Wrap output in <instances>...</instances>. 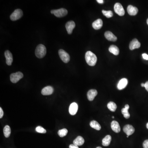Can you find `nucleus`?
<instances>
[{
    "mask_svg": "<svg viewBox=\"0 0 148 148\" xmlns=\"http://www.w3.org/2000/svg\"><path fill=\"white\" fill-rule=\"evenodd\" d=\"M105 36L106 38L110 41L115 42L117 41V37L111 31H106L105 33Z\"/></svg>",
    "mask_w": 148,
    "mask_h": 148,
    "instance_id": "nucleus-14",
    "label": "nucleus"
},
{
    "mask_svg": "<svg viewBox=\"0 0 148 148\" xmlns=\"http://www.w3.org/2000/svg\"><path fill=\"white\" fill-rule=\"evenodd\" d=\"M102 13H103V15H104L106 17L108 18L112 17L113 16V12L112 11H106L105 10H103Z\"/></svg>",
    "mask_w": 148,
    "mask_h": 148,
    "instance_id": "nucleus-28",
    "label": "nucleus"
},
{
    "mask_svg": "<svg viewBox=\"0 0 148 148\" xmlns=\"http://www.w3.org/2000/svg\"><path fill=\"white\" fill-rule=\"evenodd\" d=\"M58 54L61 59L65 63H67L70 60V56L69 54L63 50H60L58 51Z\"/></svg>",
    "mask_w": 148,
    "mask_h": 148,
    "instance_id": "nucleus-6",
    "label": "nucleus"
},
{
    "mask_svg": "<svg viewBox=\"0 0 148 148\" xmlns=\"http://www.w3.org/2000/svg\"><path fill=\"white\" fill-rule=\"evenodd\" d=\"M144 84H145L144 87H145L146 91L148 92V81L146 82V83Z\"/></svg>",
    "mask_w": 148,
    "mask_h": 148,
    "instance_id": "nucleus-34",
    "label": "nucleus"
},
{
    "mask_svg": "<svg viewBox=\"0 0 148 148\" xmlns=\"http://www.w3.org/2000/svg\"><path fill=\"white\" fill-rule=\"evenodd\" d=\"M3 133L5 137L8 138L9 137L11 134V129L9 125L5 126L3 129Z\"/></svg>",
    "mask_w": 148,
    "mask_h": 148,
    "instance_id": "nucleus-26",
    "label": "nucleus"
},
{
    "mask_svg": "<svg viewBox=\"0 0 148 148\" xmlns=\"http://www.w3.org/2000/svg\"><path fill=\"white\" fill-rule=\"evenodd\" d=\"M96 148H102V147H100V146H98V147H97Z\"/></svg>",
    "mask_w": 148,
    "mask_h": 148,
    "instance_id": "nucleus-39",
    "label": "nucleus"
},
{
    "mask_svg": "<svg viewBox=\"0 0 148 148\" xmlns=\"http://www.w3.org/2000/svg\"><path fill=\"white\" fill-rule=\"evenodd\" d=\"M51 13L54 14L56 17L61 18L66 15L67 14L68 12L66 9L62 8L59 9L52 10L51 11Z\"/></svg>",
    "mask_w": 148,
    "mask_h": 148,
    "instance_id": "nucleus-3",
    "label": "nucleus"
},
{
    "mask_svg": "<svg viewBox=\"0 0 148 148\" xmlns=\"http://www.w3.org/2000/svg\"><path fill=\"white\" fill-rule=\"evenodd\" d=\"M54 88L51 86H47L42 89L41 93L43 95H50L53 93L54 92Z\"/></svg>",
    "mask_w": 148,
    "mask_h": 148,
    "instance_id": "nucleus-13",
    "label": "nucleus"
},
{
    "mask_svg": "<svg viewBox=\"0 0 148 148\" xmlns=\"http://www.w3.org/2000/svg\"><path fill=\"white\" fill-rule=\"evenodd\" d=\"M47 52L46 48L45 45L42 44H40L37 46L36 48L35 49V55L37 58H43Z\"/></svg>",
    "mask_w": 148,
    "mask_h": 148,
    "instance_id": "nucleus-2",
    "label": "nucleus"
},
{
    "mask_svg": "<svg viewBox=\"0 0 148 148\" xmlns=\"http://www.w3.org/2000/svg\"><path fill=\"white\" fill-rule=\"evenodd\" d=\"M129 105L126 104L125 106V108H123L121 110V113L123 114L124 117L128 119L130 117V114L129 112Z\"/></svg>",
    "mask_w": 148,
    "mask_h": 148,
    "instance_id": "nucleus-20",
    "label": "nucleus"
},
{
    "mask_svg": "<svg viewBox=\"0 0 148 148\" xmlns=\"http://www.w3.org/2000/svg\"><path fill=\"white\" fill-rule=\"evenodd\" d=\"M84 143V140L81 136H78L73 141V144L76 146H82Z\"/></svg>",
    "mask_w": 148,
    "mask_h": 148,
    "instance_id": "nucleus-21",
    "label": "nucleus"
},
{
    "mask_svg": "<svg viewBox=\"0 0 148 148\" xmlns=\"http://www.w3.org/2000/svg\"><path fill=\"white\" fill-rule=\"evenodd\" d=\"M146 22H147V24L148 25V19H147V21H146Z\"/></svg>",
    "mask_w": 148,
    "mask_h": 148,
    "instance_id": "nucleus-38",
    "label": "nucleus"
},
{
    "mask_svg": "<svg viewBox=\"0 0 148 148\" xmlns=\"http://www.w3.org/2000/svg\"><path fill=\"white\" fill-rule=\"evenodd\" d=\"M112 140V137L110 135H107L102 140V144L105 146H107L110 145Z\"/></svg>",
    "mask_w": 148,
    "mask_h": 148,
    "instance_id": "nucleus-22",
    "label": "nucleus"
},
{
    "mask_svg": "<svg viewBox=\"0 0 148 148\" xmlns=\"http://www.w3.org/2000/svg\"><path fill=\"white\" fill-rule=\"evenodd\" d=\"M90 125L93 129H95L97 131H100L101 129V127L99 123L97 121L93 120L91 121L90 123Z\"/></svg>",
    "mask_w": 148,
    "mask_h": 148,
    "instance_id": "nucleus-24",
    "label": "nucleus"
},
{
    "mask_svg": "<svg viewBox=\"0 0 148 148\" xmlns=\"http://www.w3.org/2000/svg\"><path fill=\"white\" fill-rule=\"evenodd\" d=\"M78 109V106L77 103H73L71 104L69 108V112L70 114L72 115H75Z\"/></svg>",
    "mask_w": 148,
    "mask_h": 148,
    "instance_id": "nucleus-12",
    "label": "nucleus"
},
{
    "mask_svg": "<svg viewBox=\"0 0 148 148\" xmlns=\"http://www.w3.org/2000/svg\"><path fill=\"white\" fill-rule=\"evenodd\" d=\"M97 1L98 3H100V4H103L104 3V1L103 0H97Z\"/></svg>",
    "mask_w": 148,
    "mask_h": 148,
    "instance_id": "nucleus-35",
    "label": "nucleus"
},
{
    "mask_svg": "<svg viewBox=\"0 0 148 148\" xmlns=\"http://www.w3.org/2000/svg\"><path fill=\"white\" fill-rule=\"evenodd\" d=\"M97 92L95 89H91L87 93V97L89 101H93L95 97L97 95Z\"/></svg>",
    "mask_w": 148,
    "mask_h": 148,
    "instance_id": "nucleus-17",
    "label": "nucleus"
},
{
    "mask_svg": "<svg viewBox=\"0 0 148 148\" xmlns=\"http://www.w3.org/2000/svg\"><path fill=\"white\" fill-rule=\"evenodd\" d=\"M112 119H114V116H112Z\"/></svg>",
    "mask_w": 148,
    "mask_h": 148,
    "instance_id": "nucleus-40",
    "label": "nucleus"
},
{
    "mask_svg": "<svg viewBox=\"0 0 148 148\" xmlns=\"http://www.w3.org/2000/svg\"><path fill=\"white\" fill-rule=\"evenodd\" d=\"M4 113H3V110L2 108H0V118L1 119L3 116Z\"/></svg>",
    "mask_w": 148,
    "mask_h": 148,
    "instance_id": "nucleus-31",
    "label": "nucleus"
},
{
    "mask_svg": "<svg viewBox=\"0 0 148 148\" xmlns=\"http://www.w3.org/2000/svg\"><path fill=\"white\" fill-rule=\"evenodd\" d=\"M111 128L113 131L116 133H119L120 132L121 127L119 123L117 121H113L111 123Z\"/></svg>",
    "mask_w": 148,
    "mask_h": 148,
    "instance_id": "nucleus-19",
    "label": "nucleus"
},
{
    "mask_svg": "<svg viewBox=\"0 0 148 148\" xmlns=\"http://www.w3.org/2000/svg\"><path fill=\"white\" fill-rule=\"evenodd\" d=\"M128 83L127 80L126 78H123L119 81L117 85V88L119 90L124 89L126 87Z\"/></svg>",
    "mask_w": 148,
    "mask_h": 148,
    "instance_id": "nucleus-15",
    "label": "nucleus"
},
{
    "mask_svg": "<svg viewBox=\"0 0 148 148\" xmlns=\"http://www.w3.org/2000/svg\"><path fill=\"white\" fill-rule=\"evenodd\" d=\"M85 59L87 64L91 66H95L97 61L96 56L91 51H88L86 52Z\"/></svg>",
    "mask_w": 148,
    "mask_h": 148,
    "instance_id": "nucleus-1",
    "label": "nucleus"
},
{
    "mask_svg": "<svg viewBox=\"0 0 148 148\" xmlns=\"http://www.w3.org/2000/svg\"><path fill=\"white\" fill-rule=\"evenodd\" d=\"M141 85L142 87H144V86H145V84H144V83H142Z\"/></svg>",
    "mask_w": 148,
    "mask_h": 148,
    "instance_id": "nucleus-36",
    "label": "nucleus"
},
{
    "mask_svg": "<svg viewBox=\"0 0 148 148\" xmlns=\"http://www.w3.org/2000/svg\"><path fill=\"white\" fill-rule=\"evenodd\" d=\"M35 131H36L37 133H46V130L43 128L42 127L40 126L36 127Z\"/></svg>",
    "mask_w": 148,
    "mask_h": 148,
    "instance_id": "nucleus-29",
    "label": "nucleus"
},
{
    "mask_svg": "<svg viewBox=\"0 0 148 148\" xmlns=\"http://www.w3.org/2000/svg\"><path fill=\"white\" fill-rule=\"evenodd\" d=\"M103 25V22L101 19H97L93 22L92 24V26L95 30L101 29Z\"/></svg>",
    "mask_w": 148,
    "mask_h": 148,
    "instance_id": "nucleus-18",
    "label": "nucleus"
},
{
    "mask_svg": "<svg viewBox=\"0 0 148 148\" xmlns=\"http://www.w3.org/2000/svg\"><path fill=\"white\" fill-rule=\"evenodd\" d=\"M123 131L127 136H129L134 133L135 132V130L132 125L127 124L123 127Z\"/></svg>",
    "mask_w": 148,
    "mask_h": 148,
    "instance_id": "nucleus-8",
    "label": "nucleus"
},
{
    "mask_svg": "<svg viewBox=\"0 0 148 148\" xmlns=\"http://www.w3.org/2000/svg\"><path fill=\"white\" fill-rule=\"evenodd\" d=\"M114 10L117 15L123 16L125 15V12L122 5L120 3H116L114 6Z\"/></svg>",
    "mask_w": 148,
    "mask_h": 148,
    "instance_id": "nucleus-7",
    "label": "nucleus"
},
{
    "mask_svg": "<svg viewBox=\"0 0 148 148\" xmlns=\"http://www.w3.org/2000/svg\"><path fill=\"white\" fill-rule=\"evenodd\" d=\"M141 46V44L137 39H134L130 43L129 48L131 50L138 49Z\"/></svg>",
    "mask_w": 148,
    "mask_h": 148,
    "instance_id": "nucleus-10",
    "label": "nucleus"
},
{
    "mask_svg": "<svg viewBox=\"0 0 148 148\" xmlns=\"http://www.w3.org/2000/svg\"><path fill=\"white\" fill-rule=\"evenodd\" d=\"M69 148H79V147H78V146H76L74 144H72L70 145Z\"/></svg>",
    "mask_w": 148,
    "mask_h": 148,
    "instance_id": "nucleus-33",
    "label": "nucleus"
},
{
    "mask_svg": "<svg viewBox=\"0 0 148 148\" xmlns=\"http://www.w3.org/2000/svg\"><path fill=\"white\" fill-rule=\"evenodd\" d=\"M23 74L20 72L12 74L10 76L11 82L13 83H17L23 77Z\"/></svg>",
    "mask_w": 148,
    "mask_h": 148,
    "instance_id": "nucleus-5",
    "label": "nucleus"
},
{
    "mask_svg": "<svg viewBox=\"0 0 148 148\" xmlns=\"http://www.w3.org/2000/svg\"><path fill=\"white\" fill-rule=\"evenodd\" d=\"M109 110L112 112H114L117 109V105L113 102H110L107 105Z\"/></svg>",
    "mask_w": 148,
    "mask_h": 148,
    "instance_id": "nucleus-25",
    "label": "nucleus"
},
{
    "mask_svg": "<svg viewBox=\"0 0 148 148\" xmlns=\"http://www.w3.org/2000/svg\"><path fill=\"white\" fill-rule=\"evenodd\" d=\"M23 12L19 9H16L12 14L10 16V18L12 21H16L21 18L23 16Z\"/></svg>",
    "mask_w": 148,
    "mask_h": 148,
    "instance_id": "nucleus-4",
    "label": "nucleus"
},
{
    "mask_svg": "<svg viewBox=\"0 0 148 148\" xmlns=\"http://www.w3.org/2000/svg\"><path fill=\"white\" fill-rule=\"evenodd\" d=\"M75 27V22L73 21H69L65 24V28L66 29L67 33L69 34H71L73 32L74 28Z\"/></svg>",
    "mask_w": 148,
    "mask_h": 148,
    "instance_id": "nucleus-9",
    "label": "nucleus"
},
{
    "mask_svg": "<svg viewBox=\"0 0 148 148\" xmlns=\"http://www.w3.org/2000/svg\"><path fill=\"white\" fill-rule=\"evenodd\" d=\"M5 56L6 58V63L8 65H11L13 63V55L9 50H7L5 52Z\"/></svg>",
    "mask_w": 148,
    "mask_h": 148,
    "instance_id": "nucleus-11",
    "label": "nucleus"
},
{
    "mask_svg": "<svg viewBox=\"0 0 148 148\" xmlns=\"http://www.w3.org/2000/svg\"><path fill=\"white\" fill-rule=\"evenodd\" d=\"M68 133L67 129H63L60 130L58 131V135L61 137H65L66 135Z\"/></svg>",
    "mask_w": 148,
    "mask_h": 148,
    "instance_id": "nucleus-27",
    "label": "nucleus"
},
{
    "mask_svg": "<svg viewBox=\"0 0 148 148\" xmlns=\"http://www.w3.org/2000/svg\"><path fill=\"white\" fill-rule=\"evenodd\" d=\"M146 127H147V129H148V123L146 124Z\"/></svg>",
    "mask_w": 148,
    "mask_h": 148,
    "instance_id": "nucleus-37",
    "label": "nucleus"
},
{
    "mask_svg": "<svg viewBox=\"0 0 148 148\" xmlns=\"http://www.w3.org/2000/svg\"><path fill=\"white\" fill-rule=\"evenodd\" d=\"M129 137V136H127V137L128 138V137Z\"/></svg>",
    "mask_w": 148,
    "mask_h": 148,
    "instance_id": "nucleus-41",
    "label": "nucleus"
},
{
    "mask_svg": "<svg viewBox=\"0 0 148 148\" xmlns=\"http://www.w3.org/2000/svg\"><path fill=\"white\" fill-rule=\"evenodd\" d=\"M127 12L129 15L131 16H135L137 15L138 12V9L137 7L133 5H129L127 7Z\"/></svg>",
    "mask_w": 148,
    "mask_h": 148,
    "instance_id": "nucleus-16",
    "label": "nucleus"
},
{
    "mask_svg": "<svg viewBox=\"0 0 148 148\" xmlns=\"http://www.w3.org/2000/svg\"><path fill=\"white\" fill-rule=\"evenodd\" d=\"M109 51L110 52L113 54L114 55H118L119 53V48L114 45H112L109 48Z\"/></svg>",
    "mask_w": 148,
    "mask_h": 148,
    "instance_id": "nucleus-23",
    "label": "nucleus"
},
{
    "mask_svg": "<svg viewBox=\"0 0 148 148\" xmlns=\"http://www.w3.org/2000/svg\"><path fill=\"white\" fill-rule=\"evenodd\" d=\"M142 56H143V58L146 60H148V55L147 54H142Z\"/></svg>",
    "mask_w": 148,
    "mask_h": 148,
    "instance_id": "nucleus-32",
    "label": "nucleus"
},
{
    "mask_svg": "<svg viewBox=\"0 0 148 148\" xmlns=\"http://www.w3.org/2000/svg\"><path fill=\"white\" fill-rule=\"evenodd\" d=\"M144 148H148V140H146L144 141L143 144Z\"/></svg>",
    "mask_w": 148,
    "mask_h": 148,
    "instance_id": "nucleus-30",
    "label": "nucleus"
}]
</instances>
